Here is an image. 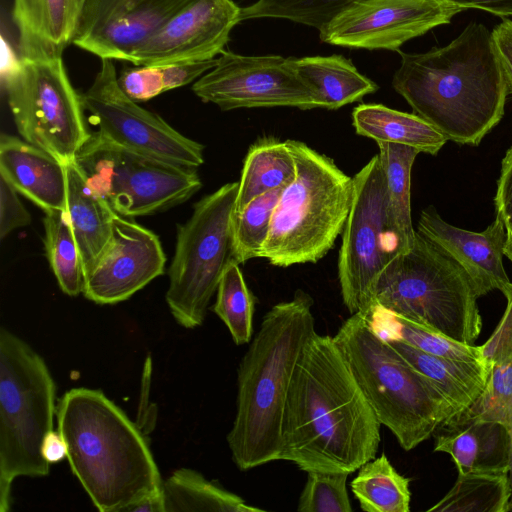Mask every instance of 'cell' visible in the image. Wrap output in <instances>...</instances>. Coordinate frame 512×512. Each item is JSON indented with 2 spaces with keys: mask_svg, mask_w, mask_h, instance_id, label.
I'll return each instance as SVG.
<instances>
[{
  "mask_svg": "<svg viewBox=\"0 0 512 512\" xmlns=\"http://www.w3.org/2000/svg\"><path fill=\"white\" fill-rule=\"evenodd\" d=\"M380 426L334 337L315 332L291 381L279 460L351 474L375 458Z\"/></svg>",
  "mask_w": 512,
  "mask_h": 512,
  "instance_id": "obj_1",
  "label": "cell"
},
{
  "mask_svg": "<svg viewBox=\"0 0 512 512\" xmlns=\"http://www.w3.org/2000/svg\"><path fill=\"white\" fill-rule=\"evenodd\" d=\"M392 86L447 140L472 146L500 122L509 94L492 32L478 22L443 47L401 53Z\"/></svg>",
  "mask_w": 512,
  "mask_h": 512,
  "instance_id": "obj_2",
  "label": "cell"
},
{
  "mask_svg": "<svg viewBox=\"0 0 512 512\" xmlns=\"http://www.w3.org/2000/svg\"><path fill=\"white\" fill-rule=\"evenodd\" d=\"M313 299L297 290L275 304L243 356L237 379V406L227 442L240 470L279 460L287 397L296 365L316 332Z\"/></svg>",
  "mask_w": 512,
  "mask_h": 512,
  "instance_id": "obj_3",
  "label": "cell"
},
{
  "mask_svg": "<svg viewBox=\"0 0 512 512\" xmlns=\"http://www.w3.org/2000/svg\"><path fill=\"white\" fill-rule=\"evenodd\" d=\"M73 474L101 512H125L162 492L163 481L137 425L100 390L73 388L56 406Z\"/></svg>",
  "mask_w": 512,
  "mask_h": 512,
  "instance_id": "obj_4",
  "label": "cell"
},
{
  "mask_svg": "<svg viewBox=\"0 0 512 512\" xmlns=\"http://www.w3.org/2000/svg\"><path fill=\"white\" fill-rule=\"evenodd\" d=\"M381 425L405 451L428 439L457 412L365 314H351L333 336Z\"/></svg>",
  "mask_w": 512,
  "mask_h": 512,
  "instance_id": "obj_5",
  "label": "cell"
},
{
  "mask_svg": "<svg viewBox=\"0 0 512 512\" xmlns=\"http://www.w3.org/2000/svg\"><path fill=\"white\" fill-rule=\"evenodd\" d=\"M286 143L294 157L296 177L281 192L260 253L277 267L323 258L343 231L353 194V178L331 158L304 142Z\"/></svg>",
  "mask_w": 512,
  "mask_h": 512,
  "instance_id": "obj_6",
  "label": "cell"
},
{
  "mask_svg": "<svg viewBox=\"0 0 512 512\" xmlns=\"http://www.w3.org/2000/svg\"><path fill=\"white\" fill-rule=\"evenodd\" d=\"M478 295L466 273L416 231L378 279L374 302L416 325L473 344L482 329Z\"/></svg>",
  "mask_w": 512,
  "mask_h": 512,
  "instance_id": "obj_7",
  "label": "cell"
},
{
  "mask_svg": "<svg viewBox=\"0 0 512 512\" xmlns=\"http://www.w3.org/2000/svg\"><path fill=\"white\" fill-rule=\"evenodd\" d=\"M56 385L44 359L24 340L0 329V512L11 505V486L20 476L50 472L42 456L53 430Z\"/></svg>",
  "mask_w": 512,
  "mask_h": 512,
  "instance_id": "obj_8",
  "label": "cell"
},
{
  "mask_svg": "<svg viewBox=\"0 0 512 512\" xmlns=\"http://www.w3.org/2000/svg\"><path fill=\"white\" fill-rule=\"evenodd\" d=\"M238 182L227 183L193 207L178 224L175 252L165 295L174 319L185 328L200 326L232 257L231 217Z\"/></svg>",
  "mask_w": 512,
  "mask_h": 512,
  "instance_id": "obj_9",
  "label": "cell"
},
{
  "mask_svg": "<svg viewBox=\"0 0 512 512\" xmlns=\"http://www.w3.org/2000/svg\"><path fill=\"white\" fill-rule=\"evenodd\" d=\"M4 88L21 137L64 165L74 162L91 133L62 58L19 56L8 68Z\"/></svg>",
  "mask_w": 512,
  "mask_h": 512,
  "instance_id": "obj_10",
  "label": "cell"
},
{
  "mask_svg": "<svg viewBox=\"0 0 512 512\" xmlns=\"http://www.w3.org/2000/svg\"><path fill=\"white\" fill-rule=\"evenodd\" d=\"M76 162L112 209L128 218L179 205L202 186L197 169L129 150L96 132L82 147Z\"/></svg>",
  "mask_w": 512,
  "mask_h": 512,
  "instance_id": "obj_11",
  "label": "cell"
},
{
  "mask_svg": "<svg viewBox=\"0 0 512 512\" xmlns=\"http://www.w3.org/2000/svg\"><path fill=\"white\" fill-rule=\"evenodd\" d=\"M395 255L385 175L377 154L353 177L351 207L342 231L338 278L351 314L365 312L374 303L380 274Z\"/></svg>",
  "mask_w": 512,
  "mask_h": 512,
  "instance_id": "obj_12",
  "label": "cell"
},
{
  "mask_svg": "<svg viewBox=\"0 0 512 512\" xmlns=\"http://www.w3.org/2000/svg\"><path fill=\"white\" fill-rule=\"evenodd\" d=\"M81 97L98 126L96 133L104 139L182 167L197 169L204 163L201 143L184 136L125 94L111 59H101L93 83Z\"/></svg>",
  "mask_w": 512,
  "mask_h": 512,
  "instance_id": "obj_13",
  "label": "cell"
},
{
  "mask_svg": "<svg viewBox=\"0 0 512 512\" xmlns=\"http://www.w3.org/2000/svg\"><path fill=\"white\" fill-rule=\"evenodd\" d=\"M192 91L222 110L257 107L318 108L310 87L298 75L293 58L246 56L224 51L216 65L198 78Z\"/></svg>",
  "mask_w": 512,
  "mask_h": 512,
  "instance_id": "obj_14",
  "label": "cell"
},
{
  "mask_svg": "<svg viewBox=\"0 0 512 512\" xmlns=\"http://www.w3.org/2000/svg\"><path fill=\"white\" fill-rule=\"evenodd\" d=\"M465 11L444 0H355L319 30L321 41L353 49L396 51Z\"/></svg>",
  "mask_w": 512,
  "mask_h": 512,
  "instance_id": "obj_15",
  "label": "cell"
},
{
  "mask_svg": "<svg viewBox=\"0 0 512 512\" xmlns=\"http://www.w3.org/2000/svg\"><path fill=\"white\" fill-rule=\"evenodd\" d=\"M165 264L158 236L116 214L110 239L84 273L83 294L101 305L122 302L162 275Z\"/></svg>",
  "mask_w": 512,
  "mask_h": 512,
  "instance_id": "obj_16",
  "label": "cell"
},
{
  "mask_svg": "<svg viewBox=\"0 0 512 512\" xmlns=\"http://www.w3.org/2000/svg\"><path fill=\"white\" fill-rule=\"evenodd\" d=\"M241 8L232 0H190L133 55L134 65L187 63L224 52Z\"/></svg>",
  "mask_w": 512,
  "mask_h": 512,
  "instance_id": "obj_17",
  "label": "cell"
},
{
  "mask_svg": "<svg viewBox=\"0 0 512 512\" xmlns=\"http://www.w3.org/2000/svg\"><path fill=\"white\" fill-rule=\"evenodd\" d=\"M190 0H89L73 44L100 59L131 62Z\"/></svg>",
  "mask_w": 512,
  "mask_h": 512,
  "instance_id": "obj_18",
  "label": "cell"
},
{
  "mask_svg": "<svg viewBox=\"0 0 512 512\" xmlns=\"http://www.w3.org/2000/svg\"><path fill=\"white\" fill-rule=\"evenodd\" d=\"M416 231L466 273L478 297L492 290H499L507 300L512 296V282L503 265L506 229L499 218L484 231L473 232L449 224L429 206L421 212Z\"/></svg>",
  "mask_w": 512,
  "mask_h": 512,
  "instance_id": "obj_19",
  "label": "cell"
},
{
  "mask_svg": "<svg viewBox=\"0 0 512 512\" xmlns=\"http://www.w3.org/2000/svg\"><path fill=\"white\" fill-rule=\"evenodd\" d=\"M0 175L45 212L66 209L65 165L23 138L1 133Z\"/></svg>",
  "mask_w": 512,
  "mask_h": 512,
  "instance_id": "obj_20",
  "label": "cell"
},
{
  "mask_svg": "<svg viewBox=\"0 0 512 512\" xmlns=\"http://www.w3.org/2000/svg\"><path fill=\"white\" fill-rule=\"evenodd\" d=\"M89 0H13L20 56L62 58L73 44Z\"/></svg>",
  "mask_w": 512,
  "mask_h": 512,
  "instance_id": "obj_21",
  "label": "cell"
},
{
  "mask_svg": "<svg viewBox=\"0 0 512 512\" xmlns=\"http://www.w3.org/2000/svg\"><path fill=\"white\" fill-rule=\"evenodd\" d=\"M434 434V451L448 453L458 474L473 470L510 472L509 435L500 423L478 419L463 410L443 422Z\"/></svg>",
  "mask_w": 512,
  "mask_h": 512,
  "instance_id": "obj_22",
  "label": "cell"
},
{
  "mask_svg": "<svg viewBox=\"0 0 512 512\" xmlns=\"http://www.w3.org/2000/svg\"><path fill=\"white\" fill-rule=\"evenodd\" d=\"M66 167V213L79 248L83 272L93 264L112 234L117 214L88 183L76 160Z\"/></svg>",
  "mask_w": 512,
  "mask_h": 512,
  "instance_id": "obj_23",
  "label": "cell"
},
{
  "mask_svg": "<svg viewBox=\"0 0 512 512\" xmlns=\"http://www.w3.org/2000/svg\"><path fill=\"white\" fill-rule=\"evenodd\" d=\"M458 413L484 391L492 367L486 363L450 361L421 351L403 341H388Z\"/></svg>",
  "mask_w": 512,
  "mask_h": 512,
  "instance_id": "obj_24",
  "label": "cell"
},
{
  "mask_svg": "<svg viewBox=\"0 0 512 512\" xmlns=\"http://www.w3.org/2000/svg\"><path fill=\"white\" fill-rule=\"evenodd\" d=\"M293 65L312 90L318 108L335 110L378 89L375 82L342 55L293 58Z\"/></svg>",
  "mask_w": 512,
  "mask_h": 512,
  "instance_id": "obj_25",
  "label": "cell"
},
{
  "mask_svg": "<svg viewBox=\"0 0 512 512\" xmlns=\"http://www.w3.org/2000/svg\"><path fill=\"white\" fill-rule=\"evenodd\" d=\"M352 123L358 135L377 143L412 147L419 153L436 155L448 141L443 134L416 114L391 109L382 104H362L354 108Z\"/></svg>",
  "mask_w": 512,
  "mask_h": 512,
  "instance_id": "obj_26",
  "label": "cell"
},
{
  "mask_svg": "<svg viewBox=\"0 0 512 512\" xmlns=\"http://www.w3.org/2000/svg\"><path fill=\"white\" fill-rule=\"evenodd\" d=\"M384 171L387 215L395 254L408 252L414 245L416 230L411 218V170L419 151L395 143H377Z\"/></svg>",
  "mask_w": 512,
  "mask_h": 512,
  "instance_id": "obj_27",
  "label": "cell"
},
{
  "mask_svg": "<svg viewBox=\"0 0 512 512\" xmlns=\"http://www.w3.org/2000/svg\"><path fill=\"white\" fill-rule=\"evenodd\" d=\"M295 177L296 165L286 141L274 137L258 139L245 157L233 212L241 211L260 195L284 189Z\"/></svg>",
  "mask_w": 512,
  "mask_h": 512,
  "instance_id": "obj_28",
  "label": "cell"
},
{
  "mask_svg": "<svg viewBox=\"0 0 512 512\" xmlns=\"http://www.w3.org/2000/svg\"><path fill=\"white\" fill-rule=\"evenodd\" d=\"M165 511L259 512L261 508L246 503L201 473L181 468L174 471L162 484Z\"/></svg>",
  "mask_w": 512,
  "mask_h": 512,
  "instance_id": "obj_29",
  "label": "cell"
},
{
  "mask_svg": "<svg viewBox=\"0 0 512 512\" xmlns=\"http://www.w3.org/2000/svg\"><path fill=\"white\" fill-rule=\"evenodd\" d=\"M510 497V472L473 470L458 474L451 490L427 511L507 512Z\"/></svg>",
  "mask_w": 512,
  "mask_h": 512,
  "instance_id": "obj_30",
  "label": "cell"
},
{
  "mask_svg": "<svg viewBox=\"0 0 512 512\" xmlns=\"http://www.w3.org/2000/svg\"><path fill=\"white\" fill-rule=\"evenodd\" d=\"M351 490L366 512H409L410 479L399 474L385 454L364 463Z\"/></svg>",
  "mask_w": 512,
  "mask_h": 512,
  "instance_id": "obj_31",
  "label": "cell"
},
{
  "mask_svg": "<svg viewBox=\"0 0 512 512\" xmlns=\"http://www.w3.org/2000/svg\"><path fill=\"white\" fill-rule=\"evenodd\" d=\"M217 59L187 63L135 65L118 76L121 89L136 102L148 101L166 91L185 86L208 72Z\"/></svg>",
  "mask_w": 512,
  "mask_h": 512,
  "instance_id": "obj_32",
  "label": "cell"
},
{
  "mask_svg": "<svg viewBox=\"0 0 512 512\" xmlns=\"http://www.w3.org/2000/svg\"><path fill=\"white\" fill-rule=\"evenodd\" d=\"M45 250L61 290L69 296L83 293L82 260L65 210L45 212Z\"/></svg>",
  "mask_w": 512,
  "mask_h": 512,
  "instance_id": "obj_33",
  "label": "cell"
},
{
  "mask_svg": "<svg viewBox=\"0 0 512 512\" xmlns=\"http://www.w3.org/2000/svg\"><path fill=\"white\" fill-rule=\"evenodd\" d=\"M213 311L224 322L235 344L251 341L254 299L235 260L229 262L221 277Z\"/></svg>",
  "mask_w": 512,
  "mask_h": 512,
  "instance_id": "obj_34",
  "label": "cell"
},
{
  "mask_svg": "<svg viewBox=\"0 0 512 512\" xmlns=\"http://www.w3.org/2000/svg\"><path fill=\"white\" fill-rule=\"evenodd\" d=\"M282 190L275 189L260 195L241 211L232 213V257L238 264L260 257Z\"/></svg>",
  "mask_w": 512,
  "mask_h": 512,
  "instance_id": "obj_35",
  "label": "cell"
},
{
  "mask_svg": "<svg viewBox=\"0 0 512 512\" xmlns=\"http://www.w3.org/2000/svg\"><path fill=\"white\" fill-rule=\"evenodd\" d=\"M355 0H257L241 8L240 21L256 18H281L316 28L327 25Z\"/></svg>",
  "mask_w": 512,
  "mask_h": 512,
  "instance_id": "obj_36",
  "label": "cell"
},
{
  "mask_svg": "<svg viewBox=\"0 0 512 512\" xmlns=\"http://www.w3.org/2000/svg\"><path fill=\"white\" fill-rule=\"evenodd\" d=\"M465 411L473 417L505 427L510 440L512 466V354L493 365L484 391Z\"/></svg>",
  "mask_w": 512,
  "mask_h": 512,
  "instance_id": "obj_37",
  "label": "cell"
},
{
  "mask_svg": "<svg viewBox=\"0 0 512 512\" xmlns=\"http://www.w3.org/2000/svg\"><path fill=\"white\" fill-rule=\"evenodd\" d=\"M349 474L343 472L308 471L300 494V512H351L347 491Z\"/></svg>",
  "mask_w": 512,
  "mask_h": 512,
  "instance_id": "obj_38",
  "label": "cell"
},
{
  "mask_svg": "<svg viewBox=\"0 0 512 512\" xmlns=\"http://www.w3.org/2000/svg\"><path fill=\"white\" fill-rule=\"evenodd\" d=\"M31 223V215L17 196V190L0 175V238Z\"/></svg>",
  "mask_w": 512,
  "mask_h": 512,
  "instance_id": "obj_39",
  "label": "cell"
},
{
  "mask_svg": "<svg viewBox=\"0 0 512 512\" xmlns=\"http://www.w3.org/2000/svg\"><path fill=\"white\" fill-rule=\"evenodd\" d=\"M480 349L484 362L491 367L512 354V296L496 329Z\"/></svg>",
  "mask_w": 512,
  "mask_h": 512,
  "instance_id": "obj_40",
  "label": "cell"
},
{
  "mask_svg": "<svg viewBox=\"0 0 512 512\" xmlns=\"http://www.w3.org/2000/svg\"><path fill=\"white\" fill-rule=\"evenodd\" d=\"M494 205L496 217L503 222L506 232L512 231V146L501 162Z\"/></svg>",
  "mask_w": 512,
  "mask_h": 512,
  "instance_id": "obj_41",
  "label": "cell"
},
{
  "mask_svg": "<svg viewBox=\"0 0 512 512\" xmlns=\"http://www.w3.org/2000/svg\"><path fill=\"white\" fill-rule=\"evenodd\" d=\"M491 32L508 92L512 94V20L504 18Z\"/></svg>",
  "mask_w": 512,
  "mask_h": 512,
  "instance_id": "obj_42",
  "label": "cell"
},
{
  "mask_svg": "<svg viewBox=\"0 0 512 512\" xmlns=\"http://www.w3.org/2000/svg\"><path fill=\"white\" fill-rule=\"evenodd\" d=\"M464 10L478 9L496 16H512V0H444Z\"/></svg>",
  "mask_w": 512,
  "mask_h": 512,
  "instance_id": "obj_43",
  "label": "cell"
},
{
  "mask_svg": "<svg viewBox=\"0 0 512 512\" xmlns=\"http://www.w3.org/2000/svg\"><path fill=\"white\" fill-rule=\"evenodd\" d=\"M41 453L49 464L57 463L67 457V444L58 430H51L45 435Z\"/></svg>",
  "mask_w": 512,
  "mask_h": 512,
  "instance_id": "obj_44",
  "label": "cell"
},
{
  "mask_svg": "<svg viewBox=\"0 0 512 512\" xmlns=\"http://www.w3.org/2000/svg\"><path fill=\"white\" fill-rule=\"evenodd\" d=\"M125 512H166L163 490L130 506Z\"/></svg>",
  "mask_w": 512,
  "mask_h": 512,
  "instance_id": "obj_45",
  "label": "cell"
},
{
  "mask_svg": "<svg viewBox=\"0 0 512 512\" xmlns=\"http://www.w3.org/2000/svg\"><path fill=\"white\" fill-rule=\"evenodd\" d=\"M504 255L512 262V231L506 232Z\"/></svg>",
  "mask_w": 512,
  "mask_h": 512,
  "instance_id": "obj_46",
  "label": "cell"
},
{
  "mask_svg": "<svg viewBox=\"0 0 512 512\" xmlns=\"http://www.w3.org/2000/svg\"><path fill=\"white\" fill-rule=\"evenodd\" d=\"M510 480H511V497H510V501H509L508 511H512V466H511V470H510Z\"/></svg>",
  "mask_w": 512,
  "mask_h": 512,
  "instance_id": "obj_47",
  "label": "cell"
}]
</instances>
